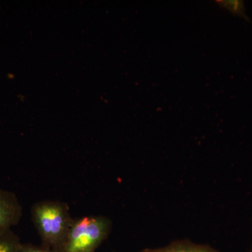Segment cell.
Here are the masks:
<instances>
[{"label":"cell","mask_w":252,"mask_h":252,"mask_svg":"<svg viewBox=\"0 0 252 252\" xmlns=\"http://www.w3.org/2000/svg\"><path fill=\"white\" fill-rule=\"evenodd\" d=\"M31 214L42 245L61 252L74 220L67 204L42 200L33 205Z\"/></svg>","instance_id":"6da1fadb"},{"label":"cell","mask_w":252,"mask_h":252,"mask_svg":"<svg viewBox=\"0 0 252 252\" xmlns=\"http://www.w3.org/2000/svg\"><path fill=\"white\" fill-rule=\"evenodd\" d=\"M112 221L103 216L74 219L61 252H94L107 238Z\"/></svg>","instance_id":"7a4b0ae2"},{"label":"cell","mask_w":252,"mask_h":252,"mask_svg":"<svg viewBox=\"0 0 252 252\" xmlns=\"http://www.w3.org/2000/svg\"><path fill=\"white\" fill-rule=\"evenodd\" d=\"M22 216V205L16 194L0 188V230L11 229Z\"/></svg>","instance_id":"3957f363"},{"label":"cell","mask_w":252,"mask_h":252,"mask_svg":"<svg viewBox=\"0 0 252 252\" xmlns=\"http://www.w3.org/2000/svg\"><path fill=\"white\" fill-rule=\"evenodd\" d=\"M140 252H220L207 245H196L187 241L175 242L165 248L145 249Z\"/></svg>","instance_id":"277c9868"},{"label":"cell","mask_w":252,"mask_h":252,"mask_svg":"<svg viewBox=\"0 0 252 252\" xmlns=\"http://www.w3.org/2000/svg\"><path fill=\"white\" fill-rule=\"evenodd\" d=\"M21 243L12 230H0V252H18Z\"/></svg>","instance_id":"5b68a950"},{"label":"cell","mask_w":252,"mask_h":252,"mask_svg":"<svg viewBox=\"0 0 252 252\" xmlns=\"http://www.w3.org/2000/svg\"><path fill=\"white\" fill-rule=\"evenodd\" d=\"M216 2L220 5V7L227 9L232 14L235 16H240V17L245 18L248 20L245 14V7L244 1H239V0H220Z\"/></svg>","instance_id":"8992f818"},{"label":"cell","mask_w":252,"mask_h":252,"mask_svg":"<svg viewBox=\"0 0 252 252\" xmlns=\"http://www.w3.org/2000/svg\"><path fill=\"white\" fill-rule=\"evenodd\" d=\"M18 252H55L44 245H32V244L21 243L18 248Z\"/></svg>","instance_id":"52a82bcc"}]
</instances>
